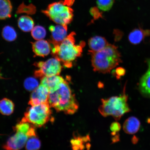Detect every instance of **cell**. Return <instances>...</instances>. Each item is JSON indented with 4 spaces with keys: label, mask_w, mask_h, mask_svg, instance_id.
<instances>
[{
    "label": "cell",
    "mask_w": 150,
    "mask_h": 150,
    "mask_svg": "<svg viewBox=\"0 0 150 150\" xmlns=\"http://www.w3.org/2000/svg\"><path fill=\"white\" fill-rule=\"evenodd\" d=\"M48 102L51 108L57 112L72 115L78 111L79 105L69 83L65 80L54 91L49 94Z\"/></svg>",
    "instance_id": "1"
},
{
    "label": "cell",
    "mask_w": 150,
    "mask_h": 150,
    "mask_svg": "<svg viewBox=\"0 0 150 150\" xmlns=\"http://www.w3.org/2000/svg\"><path fill=\"white\" fill-rule=\"evenodd\" d=\"M76 33L72 32L67 35L60 44L51 46L52 54L67 68L72 67L73 62L75 59L81 56L82 49L85 46L84 42L79 45L76 44L75 36Z\"/></svg>",
    "instance_id": "2"
},
{
    "label": "cell",
    "mask_w": 150,
    "mask_h": 150,
    "mask_svg": "<svg viewBox=\"0 0 150 150\" xmlns=\"http://www.w3.org/2000/svg\"><path fill=\"white\" fill-rule=\"evenodd\" d=\"M92 65L95 72L107 74L122 62L120 53L117 47L109 44L104 49L97 52L89 51Z\"/></svg>",
    "instance_id": "3"
},
{
    "label": "cell",
    "mask_w": 150,
    "mask_h": 150,
    "mask_svg": "<svg viewBox=\"0 0 150 150\" xmlns=\"http://www.w3.org/2000/svg\"><path fill=\"white\" fill-rule=\"evenodd\" d=\"M125 86L123 93L119 96L101 100L102 104L98 110L103 117L111 116L116 121H118L125 114L130 111L127 103L128 96L125 93Z\"/></svg>",
    "instance_id": "4"
},
{
    "label": "cell",
    "mask_w": 150,
    "mask_h": 150,
    "mask_svg": "<svg viewBox=\"0 0 150 150\" xmlns=\"http://www.w3.org/2000/svg\"><path fill=\"white\" fill-rule=\"evenodd\" d=\"M50 108L48 102L28 108L21 121L30 123L35 127H42L53 120Z\"/></svg>",
    "instance_id": "5"
},
{
    "label": "cell",
    "mask_w": 150,
    "mask_h": 150,
    "mask_svg": "<svg viewBox=\"0 0 150 150\" xmlns=\"http://www.w3.org/2000/svg\"><path fill=\"white\" fill-rule=\"evenodd\" d=\"M42 12L56 23L65 26L72 21L74 17L73 9L64 1L52 3Z\"/></svg>",
    "instance_id": "6"
},
{
    "label": "cell",
    "mask_w": 150,
    "mask_h": 150,
    "mask_svg": "<svg viewBox=\"0 0 150 150\" xmlns=\"http://www.w3.org/2000/svg\"><path fill=\"white\" fill-rule=\"evenodd\" d=\"M34 65L38 68L35 72V76L40 79L45 77L59 76L62 68L61 62L55 57L35 63Z\"/></svg>",
    "instance_id": "7"
},
{
    "label": "cell",
    "mask_w": 150,
    "mask_h": 150,
    "mask_svg": "<svg viewBox=\"0 0 150 150\" xmlns=\"http://www.w3.org/2000/svg\"><path fill=\"white\" fill-rule=\"evenodd\" d=\"M16 132L3 145V149L6 150H20L26 145L28 139L27 135L19 132Z\"/></svg>",
    "instance_id": "8"
},
{
    "label": "cell",
    "mask_w": 150,
    "mask_h": 150,
    "mask_svg": "<svg viewBox=\"0 0 150 150\" xmlns=\"http://www.w3.org/2000/svg\"><path fill=\"white\" fill-rule=\"evenodd\" d=\"M49 94L47 88L40 84L32 93L28 104L33 106L48 103Z\"/></svg>",
    "instance_id": "9"
},
{
    "label": "cell",
    "mask_w": 150,
    "mask_h": 150,
    "mask_svg": "<svg viewBox=\"0 0 150 150\" xmlns=\"http://www.w3.org/2000/svg\"><path fill=\"white\" fill-rule=\"evenodd\" d=\"M49 30L51 35L49 42L51 46L59 45L67 36V26L52 25L50 26Z\"/></svg>",
    "instance_id": "10"
},
{
    "label": "cell",
    "mask_w": 150,
    "mask_h": 150,
    "mask_svg": "<svg viewBox=\"0 0 150 150\" xmlns=\"http://www.w3.org/2000/svg\"><path fill=\"white\" fill-rule=\"evenodd\" d=\"M147 70L140 78L139 83V91L144 97L150 98V59L147 60Z\"/></svg>",
    "instance_id": "11"
},
{
    "label": "cell",
    "mask_w": 150,
    "mask_h": 150,
    "mask_svg": "<svg viewBox=\"0 0 150 150\" xmlns=\"http://www.w3.org/2000/svg\"><path fill=\"white\" fill-rule=\"evenodd\" d=\"M31 43L33 51L37 56L44 57L48 55L51 51V45L47 41L42 39Z\"/></svg>",
    "instance_id": "12"
},
{
    "label": "cell",
    "mask_w": 150,
    "mask_h": 150,
    "mask_svg": "<svg viewBox=\"0 0 150 150\" xmlns=\"http://www.w3.org/2000/svg\"><path fill=\"white\" fill-rule=\"evenodd\" d=\"M150 35V29H144L141 28H136L129 34L128 39L131 44L138 45L143 41L146 37Z\"/></svg>",
    "instance_id": "13"
},
{
    "label": "cell",
    "mask_w": 150,
    "mask_h": 150,
    "mask_svg": "<svg viewBox=\"0 0 150 150\" xmlns=\"http://www.w3.org/2000/svg\"><path fill=\"white\" fill-rule=\"evenodd\" d=\"M64 80L59 76L45 77L41 79L40 84L47 88L50 93L55 90Z\"/></svg>",
    "instance_id": "14"
},
{
    "label": "cell",
    "mask_w": 150,
    "mask_h": 150,
    "mask_svg": "<svg viewBox=\"0 0 150 150\" xmlns=\"http://www.w3.org/2000/svg\"><path fill=\"white\" fill-rule=\"evenodd\" d=\"M109 44L104 37L96 36L91 38L88 41L90 51L97 52L104 49Z\"/></svg>",
    "instance_id": "15"
},
{
    "label": "cell",
    "mask_w": 150,
    "mask_h": 150,
    "mask_svg": "<svg viewBox=\"0 0 150 150\" xmlns=\"http://www.w3.org/2000/svg\"><path fill=\"white\" fill-rule=\"evenodd\" d=\"M140 126L139 120L136 117H132L125 121L123 125V129L126 134H132L138 132Z\"/></svg>",
    "instance_id": "16"
},
{
    "label": "cell",
    "mask_w": 150,
    "mask_h": 150,
    "mask_svg": "<svg viewBox=\"0 0 150 150\" xmlns=\"http://www.w3.org/2000/svg\"><path fill=\"white\" fill-rule=\"evenodd\" d=\"M18 25L22 31L29 32L32 30L34 26V22L30 17L23 16L18 18Z\"/></svg>",
    "instance_id": "17"
},
{
    "label": "cell",
    "mask_w": 150,
    "mask_h": 150,
    "mask_svg": "<svg viewBox=\"0 0 150 150\" xmlns=\"http://www.w3.org/2000/svg\"><path fill=\"white\" fill-rule=\"evenodd\" d=\"M12 11L10 0H0V20L11 18Z\"/></svg>",
    "instance_id": "18"
},
{
    "label": "cell",
    "mask_w": 150,
    "mask_h": 150,
    "mask_svg": "<svg viewBox=\"0 0 150 150\" xmlns=\"http://www.w3.org/2000/svg\"><path fill=\"white\" fill-rule=\"evenodd\" d=\"M15 105L10 99L4 98L0 101V112L3 115H9L14 111Z\"/></svg>",
    "instance_id": "19"
},
{
    "label": "cell",
    "mask_w": 150,
    "mask_h": 150,
    "mask_svg": "<svg viewBox=\"0 0 150 150\" xmlns=\"http://www.w3.org/2000/svg\"><path fill=\"white\" fill-rule=\"evenodd\" d=\"M89 136H75L71 141L73 150H83L85 148L84 144L89 141Z\"/></svg>",
    "instance_id": "20"
},
{
    "label": "cell",
    "mask_w": 150,
    "mask_h": 150,
    "mask_svg": "<svg viewBox=\"0 0 150 150\" xmlns=\"http://www.w3.org/2000/svg\"><path fill=\"white\" fill-rule=\"evenodd\" d=\"M2 35L3 38L8 42H13L16 40L17 34L16 30L12 27L7 25L3 28Z\"/></svg>",
    "instance_id": "21"
},
{
    "label": "cell",
    "mask_w": 150,
    "mask_h": 150,
    "mask_svg": "<svg viewBox=\"0 0 150 150\" xmlns=\"http://www.w3.org/2000/svg\"><path fill=\"white\" fill-rule=\"evenodd\" d=\"M25 145L26 150H40L41 146V141L37 134L28 138Z\"/></svg>",
    "instance_id": "22"
},
{
    "label": "cell",
    "mask_w": 150,
    "mask_h": 150,
    "mask_svg": "<svg viewBox=\"0 0 150 150\" xmlns=\"http://www.w3.org/2000/svg\"><path fill=\"white\" fill-rule=\"evenodd\" d=\"M46 35V30L42 26H35L31 31L32 36L37 40H42L45 37Z\"/></svg>",
    "instance_id": "23"
},
{
    "label": "cell",
    "mask_w": 150,
    "mask_h": 150,
    "mask_svg": "<svg viewBox=\"0 0 150 150\" xmlns=\"http://www.w3.org/2000/svg\"><path fill=\"white\" fill-rule=\"evenodd\" d=\"M36 12V8L32 4L27 5L22 3L18 8L16 13L18 14L25 13L29 15L35 14Z\"/></svg>",
    "instance_id": "24"
},
{
    "label": "cell",
    "mask_w": 150,
    "mask_h": 150,
    "mask_svg": "<svg viewBox=\"0 0 150 150\" xmlns=\"http://www.w3.org/2000/svg\"><path fill=\"white\" fill-rule=\"evenodd\" d=\"M39 82L36 78L29 77L26 79L24 83L26 90L29 91H33L39 86Z\"/></svg>",
    "instance_id": "25"
},
{
    "label": "cell",
    "mask_w": 150,
    "mask_h": 150,
    "mask_svg": "<svg viewBox=\"0 0 150 150\" xmlns=\"http://www.w3.org/2000/svg\"><path fill=\"white\" fill-rule=\"evenodd\" d=\"M114 0H97L98 8L103 11H108L111 8Z\"/></svg>",
    "instance_id": "26"
},
{
    "label": "cell",
    "mask_w": 150,
    "mask_h": 150,
    "mask_svg": "<svg viewBox=\"0 0 150 150\" xmlns=\"http://www.w3.org/2000/svg\"><path fill=\"white\" fill-rule=\"evenodd\" d=\"M121 125L117 122H114L111 124L110 126V130L112 131L111 135L112 136L118 134V132L121 130Z\"/></svg>",
    "instance_id": "27"
},
{
    "label": "cell",
    "mask_w": 150,
    "mask_h": 150,
    "mask_svg": "<svg viewBox=\"0 0 150 150\" xmlns=\"http://www.w3.org/2000/svg\"><path fill=\"white\" fill-rule=\"evenodd\" d=\"M116 74L117 78H119L120 77L124 76L125 74V69L119 67L116 70Z\"/></svg>",
    "instance_id": "28"
},
{
    "label": "cell",
    "mask_w": 150,
    "mask_h": 150,
    "mask_svg": "<svg viewBox=\"0 0 150 150\" xmlns=\"http://www.w3.org/2000/svg\"><path fill=\"white\" fill-rule=\"evenodd\" d=\"M90 11L92 15L95 19L98 18L100 17V13L99 12V11H97L96 8H92Z\"/></svg>",
    "instance_id": "29"
},
{
    "label": "cell",
    "mask_w": 150,
    "mask_h": 150,
    "mask_svg": "<svg viewBox=\"0 0 150 150\" xmlns=\"http://www.w3.org/2000/svg\"><path fill=\"white\" fill-rule=\"evenodd\" d=\"M112 142L113 143L117 142L120 141V135L119 134H117L116 135L113 136V137L112 138Z\"/></svg>",
    "instance_id": "30"
},
{
    "label": "cell",
    "mask_w": 150,
    "mask_h": 150,
    "mask_svg": "<svg viewBox=\"0 0 150 150\" xmlns=\"http://www.w3.org/2000/svg\"><path fill=\"white\" fill-rule=\"evenodd\" d=\"M132 142L133 144H136L138 142V138L135 136H134L132 138Z\"/></svg>",
    "instance_id": "31"
}]
</instances>
